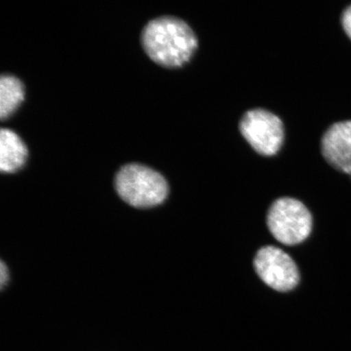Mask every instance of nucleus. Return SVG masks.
Listing matches in <instances>:
<instances>
[{"label": "nucleus", "instance_id": "1", "mask_svg": "<svg viewBox=\"0 0 351 351\" xmlns=\"http://www.w3.org/2000/svg\"><path fill=\"white\" fill-rule=\"evenodd\" d=\"M145 51L154 62L168 69L182 67L197 47V39L185 21L161 16L149 21L142 34Z\"/></svg>", "mask_w": 351, "mask_h": 351}, {"label": "nucleus", "instance_id": "2", "mask_svg": "<svg viewBox=\"0 0 351 351\" xmlns=\"http://www.w3.org/2000/svg\"><path fill=\"white\" fill-rule=\"evenodd\" d=\"M265 225L276 243L285 247H296L304 243L313 234V213L295 197H276L267 208Z\"/></svg>", "mask_w": 351, "mask_h": 351}, {"label": "nucleus", "instance_id": "3", "mask_svg": "<svg viewBox=\"0 0 351 351\" xmlns=\"http://www.w3.org/2000/svg\"><path fill=\"white\" fill-rule=\"evenodd\" d=\"M118 195L132 207L148 208L163 204L169 187L160 173L139 164L123 166L115 178Z\"/></svg>", "mask_w": 351, "mask_h": 351}, {"label": "nucleus", "instance_id": "4", "mask_svg": "<svg viewBox=\"0 0 351 351\" xmlns=\"http://www.w3.org/2000/svg\"><path fill=\"white\" fill-rule=\"evenodd\" d=\"M254 273L267 288L276 293H289L300 285L301 271L295 258L273 244L263 245L254 254Z\"/></svg>", "mask_w": 351, "mask_h": 351}, {"label": "nucleus", "instance_id": "5", "mask_svg": "<svg viewBox=\"0 0 351 351\" xmlns=\"http://www.w3.org/2000/svg\"><path fill=\"white\" fill-rule=\"evenodd\" d=\"M239 130L253 150L263 156H274L282 148L285 131L282 120L265 109H253L241 117Z\"/></svg>", "mask_w": 351, "mask_h": 351}, {"label": "nucleus", "instance_id": "6", "mask_svg": "<svg viewBox=\"0 0 351 351\" xmlns=\"http://www.w3.org/2000/svg\"><path fill=\"white\" fill-rule=\"evenodd\" d=\"M320 150L332 169L351 176V119L329 126L322 136Z\"/></svg>", "mask_w": 351, "mask_h": 351}, {"label": "nucleus", "instance_id": "7", "mask_svg": "<svg viewBox=\"0 0 351 351\" xmlns=\"http://www.w3.org/2000/svg\"><path fill=\"white\" fill-rule=\"evenodd\" d=\"M25 144L14 132L2 129L0 132V169L13 173L20 170L27 159Z\"/></svg>", "mask_w": 351, "mask_h": 351}, {"label": "nucleus", "instance_id": "8", "mask_svg": "<svg viewBox=\"0 0 351 351\" xmlns=\"http://www.w3.org/2000/svg\"><path fill=\"white\" fill-rule=\"evenodd\" d=\"M25 98L24 86L19 78L3 75L0 78V117L5 120L20 106Z\"/></svg>", "mask_w": 351, "mask_h": 351}, {"label": "nucleus", "instance_id": "9", "mask_svg": "<svg viewBox=\"0 0 351 351\" xmlns=\"http://www.w3.org/2000/svg\"><path fill=\"white\" fill-rule=\"evenodd\" d=\"M341 25L346 36L351 41V4L346 7L341 16Z\"/></svg>", "mask_w": 351, "mask_h": 351}, {"label": "nucleus", "instance_id": "10", "mask_svg": "<svg viewBox=\"0 0 351 351\" xmlns=\"http://www.w3.org/2000/svg\"><path fill=\"white\" fill-rule=\"evenodd\" d=\"M8 280V267L3 261H1V265H0V287L3 289L5 287Z\"/></svg>", "mask_w": 351, "mask_h": 351}]
</instances>
